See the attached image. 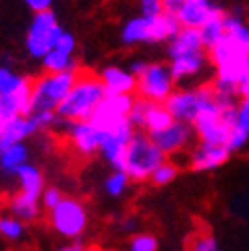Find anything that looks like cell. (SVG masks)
I'll use <instances>...</instances> for the list:
<instances>
[{
    "label": "cell",
    "instance_id": "obj_1",
    "mask_svg": "<svg viewBox=\"0 0 249 251\" xmlns=\"http://www.w3.org/2000/svg\"><path fill=\"white\" fill-rule=\"evenodd\" d=\"M227 36L211 48L209 60L215 66L213 92L220 98L237 100V86L249 76V26L235 14H225Z\"/></svg>",
    "mask_w": 249,
    "mask_h": 251
},
{
    "label": "cell",
    "instance_id": "obj_2",
    "mask_svg": "<svg viewBox=\"0 0 249 251\" xmlns=\"http://www.w3.org/2000/svg\"><path fill=\"white\" fill-rule=\"evenodd\" d=\"M106 96H108V92L100 76L84 72L78 76L74 88L68 94V98L62 102L56 114L62 120H68V122L92 120V116H94V112L98 110V106L102 104Z\"/></svg>",
    "mask_w": 249,
    "mask_h": 251
},
{
    "label": "cell",
    "instance_id": "obj_3",
    "mask_svg": "<svg viewBox=\"0 0 249 251\" xmlns=\"http://www.w3.org/2000/svg\"><path fill=\"white\" fill-rule=\"evenodd\" d=\"M181 30L175 16L164 14L160 18H148V16H132L124 22L120 30V40L126 46L134 44H160L170 42Z\"/></svg>",
    "mask_w": 249,
    "mask_h": 251
},
{
    "label": "cell",
    "instance_id": "obj_4",
    "mask_svg": "<svg viewBox=\"0 0 249 251\" xmlns=\"http://www.w3.org/2000/svg\"><path fill=\"white\" fill-rule=\"evenodd\" d=\"M32 84L24 74H18L6 66L0 68V122H8L18 116H30Z\"/></svg>",
    "mask_w": 249,
    "mask_h": 251
},
{
    "label": "cell",
    "instance_id": "obj_5",
    "mask_svg": "<svg viewBox=\"0 0 249 251\" xmlns=\"http://www.w3.org/2000/svg\"><path fill=\"white\" fill-rule=\"evenodd\" d=\"M78 76H80V72H60V74L44 72L32 84V102H30V112L32 114L58 112L62 102L68 98L70 90L74 88Z\"/></svg>",
    "mask_w": 249,
    "mask_h": 251
},
{
    "label": "cell",
    "instance_id": "obj_6",
    "mask_svg": "<svg viewBox=\"0 0 249 251\" xmlns=\"http://www.w3.org/2000/svg\"><path fill=\"white\" fill-rule=\"evenodd\" d=\"M166 162V153L153 144L149 134L146 132H136L130 150H128V158H126V172L130 179L134 181H149L153 172L158 170Z\"/></svg>",
    "mask_w": 249,
    "mask_h": 251
},
{
    "label": "cell",
    "instance_id": "obj_7",
    "mask_svg": "<svg viewBox=\"0 0 249 251\" xmlns=\"http://www.w3.org/2000/svg\"><path fill=\"white\" fill-rule=\"evenodd\" d=\"M66 30L60 26L58 16L54 10H46V12H38L34 14L32 22H30L28 30H26V38H24V46L28 50V54L32 58L44 60L58 44V40L62 38Z\"/></svg>",
    "mask_w": 249,
    "mask_h": 251
},
{
    "label": "cell",
    "instance_id": "obj_8",
    "mask_svg": "<svg viewBox=\"0 0 249 251\" xmlns=\"http://www.w3.org/2000/svg\"><path fill=\"white\" fill-rule=\"evenodd\" d=\"M215 100V92L211 84L196 86V88H179L172 94V98L166 102V108L174 116L175 122L192 124L196 118Z\"/></svg>",
    "mask_w": 249,
    "mask_h": 251
},
{
    "label": "cell",
    "instance_id": "obj_9",
    "mask_svg": "<svg viewBox=\"0 0 249 251\" xmlns=\"http://www.w3.org/2000/svg\"><path fill=\"white\" fill-rule=\"evenodd\" d=\"M175 84L177 82L172 74L170 64H164V62H149L146 72L142 76H138L136 94H138V98L166 104L172 98V94L177 90Z\"/></svg>",
    "mask_w": 249,
    "mask_h": 251
},
{
    "label": "cell",
    "instance_id": "obj_10",
    "mask_svg": "<svg viewBox=\"0 0 249 251\" xmlns=\"http://www.w3.org/2000/svg\"><path fill=\"white\" fill-rule=\"evenodd\" d=\"M134 104H136V98L130 96V94H126V96H122V94H108L102 100V104L98 106V110L94 112V116H92V124L102 134L116 132L130 122Z\"/></svg>",
    "mask_w": 249,
    "mask_h": 251
},
{
    "label": "cell",
    "instance_id": "obj_11",
    "mask_svg": "<svg viewBox=\"0 0 249 251\" xmlns=\"http://www.w3.org/2000/svg\"><path fill=\"white\" fill-rule=\"evenodd\" d=\"M233 128L235 126H231L224 118L222 108L215 100L194 122V130H196L198 140L203 144H211V146H225L227 148V142H229Z\"/></svg>",
    "mask_w": 249,
    "mask_h": 251
},
{
    "label": "cell",
    "instance_id": "obj_12",
    "mask_svg": "<svg viewBox=\"0 0 249 251\" xmlns=\"http://www.w3.org/2000/svg\"><path fill=\"white\" fill-rule=\"evenodd\" d=\"M50 224L62 237L78 239L88 227V211L78 200L64 198L56 209L50 211Z\"/></svg>",
    "mask_w": 249,
    "mask_h": 251
},
{
    "label": "cell",
    "instance_id": "obj_13",
    "mask_svg": "<svg viewBox=\"0 0 249 251\" xmlns=\"http://www.w3.org/2000/svg\"><path fill=\"white\" fill-rule=\"evenodd\" d=\"M130 122L134 124V128L146 134H155L166 130L168 126H172L175 120L166 108V104L149 102L144 98H136V104L130 114Z\"/></svg>",
    "mask_w": 249,
    "mask_h": 251
},
{
    "label": "cell",
    "instance_id": "obj_14",
    "mask_svg": "<svg viewBox=\"0 0 249 251\" xmlns=\"http://www.w3.org/2000/svg\"><path fill=\"white\" fill-rule=\"evenodd\" d=\"M56 128H62L72 144V148L80 153V155H92L100 151L102 148V140H104V134L96 128L92 120H86V122H68V120H58Z\"/></svg>",
    "mask_w": 249,
    "mask_h": 251
},
{
    "label": "cell",
    "instance_id": "obj_15",
    "mask_svg": "<svg viewBox=\"0 0 249 251\" xmlns=\"http://www.w3.org/2000/svg\"><path fill=\"white\" fill-rule=\"evenodd\" d=\"M136 132L138 130L134 128V124L128 122L126 126H122L120 130L104 134L100 153H102V158L114 168V172H124V168H126L128 150H130V144H132Z\"/></svg>",
    "mask_w": 249,
    "mask_h": 251
},
{
    "label": "cell",
    "instance_id": "obj_16",
    "mask_svg": "<svg viewBox=\"0 0 249 251\" xmlns=\"http://www.w3.org/2000/svg\"><path fill=\"white\" fill-rule=\"evenodd\" d=\"M194 136H196L194 126L185 124V122H174L172 126H168L166 130L149 134L153 144L158 146L166 155H175V153H181V151H188V148L194 142Z\"/></svg>",
    "mask_w": 249,
    "mask_h": 251
},
{
    "label": "cell",
    "instance_id": "obj_17",
    "mask_svg": "<svg viewBox=\"0 0 249 251\" xmlns=\"http://www.w3.org/2000/svg\"><path fill=\"white\" fill-rule=\"evenodd\" d=\"M224 14V10L213 4L211 0H185V4L177 12V22L181 28H196L201 30L203 24L215 16Z\"/></svg>",
    "mask_w": 249,
    "mask_h": 251
},
{
    "label": "cell",
    "instance_id": "obj_18",
    "mask_svg": "<svg viewBox=\"0 0 249 251\" xmlns=\"http://www.w3.org/2000/svg\"><path fill=\"white\" fill-rule=\"evenodd\" d=\"M231 151L225 146H211V144H203L199 142L194 150H192V170L196 172H211L222 168L224 164H227Z\"/></svg>",
    "mask_w": 249,
    "mask_h": 251
},
{
    "label": "cell",
    "instance_id": "obj_19",
    "mask_svg": "<svg viewBox=\"0 0 249 251\" xmlns=\"http://www.w3.org/2000/svg\"><path fill=\"white\" fill-rule=\"evenodd\" d=\"M34 134H36V128L30 116H18L8 122H0V151L14 144H24L26 138Z\"/></svg>",
    "mask_w": 249,
    "mask_h": 251
},
{
    "label": "cell",
    "instance_id": "obj_20",
    "mask_svg": "<svg viewBox=\"0 0 249 251\" xmlns=\"http://www.w3.org/2000/svg\"><path fill=\"white\" fill-rule=\"evenodd\" d=\"M209 62H211L209 54L196 52V54H188V56H179V58L170 60V68H172L175 82H185V80H192V78L199 76L201 72H205Z\"/></svg>",
    "mask_w": 249,
    "mask_h": 251
},
{
    "label": "cell",
    "instance_id": "obj_21",
    "mask_svg": "<svg viewBox=\"0 0 249 251\" xmlns=\"http://www.w3.org/2000/svg\"><path fill=\"white\" fill-rule=\"evenodd\" d=\"M100 80L106 86L108 94H122V96H134L136 90H138V78L126 70V68H120V66H106L100 72Z\"/></svg>",
    "mask_w": 249,
    "mask_h": 251
},
{
    "label": "cell",
    "instance_id": "obj_22",
    "mask_svg": "<svg viewBox=\"0 0 249 251\" xmlns=\"http://www.w3.org/2000/svg\"><path fill=\"white\" fill-rule=\"evenodd\" d=\"M205 44L201 38V32L196 28H181L179 32L168 42V58H179V56H188L196 52H205Z\"/></svg>",
    "mask_w": 249,
    "mask_h": 251
},
{
    "label": "cell",
    "instance_id": "obj_23",
    "mask_svg": "<svg viewBox=\"0 0 249 251\" xmlns=\"http://www.w3.org/2000/svg\"><path fill=\"white\" fill-rule=\"evenodd\" d=\"M14 177L18 179L20 192L26 196H32L36 200H42V194L46 192V183H44V176L42 172L32 166V164H24L22 168L16 170Z\"/></svg>",
    "mask_w": 249,
    "mask_h": 251
},
{
    "label": "cell",
    "instance_id": "obj_24",
    "mask_svg": "<svg viewBox=\"0 0 249 251\" xmlns=\"http://www.w3.org/2000/svg\"><path fill=\"white\" fill-rule=\"evenodd\" d=\"M10 211L16 219H20V222H24V224L34 222V219L40 215V200L18 192L10 198Z\"/></svg>",
    "mask_w": 249,
    "mask_h": 251
},
{
    "label": "cell",
    "instance_id": "obj_25",
    "mask_svg": "<svg viewBox=\"0 0 249 251\" xmlns=\"http://www.w3.org/2000/svg\"><path fill=\"white\" fill-rule=\"evenodd\" d=\"M28 148L26 144H14L6 150L0 151V168L6 176H14L18 168H22L24 164H28Z\"/></svg>",
    "mask_w": 249,
    "mask_h": 251
},
{
    "label": "cell",
    "instance_id": "obj_26",
    "mask_svg": "<svg viewBox=\"0 0 249 251\" xmlns=\"http://www.w3.org/2000/svg\"><path fill=\"white\" fill-rule=\"evenodd\" d=\"M44 72L48 74H60V72H78V60L72 54H66L62 50H52L44 60H42Z\"/></svg>",
    "mask_w": 249,
    "mask_h": 251
},
{
    "label": "cell",
    "instance_id": "obj_27",
    "mask_svg": "<svg viewBox=\"0 0 249 251\" xmlns=\"http://www.w3.org/2000/svg\"><path fill=\"white\" fill-rule=\"evenodd\" d=\"M199 32H201L203 44H205V48H207V52H209L211 48H215L217 44H220V42L227 36V30H225V14H220V16L207 20Z\"/></svg>",
    "mask_w": 249,
    "mask_h": 251
},
{
    "label": "cell",
    "instance_id": "obj_28",
    "mask_svg": "<svg viewBox=\"0 0 249 251\" xmlns=\"http://www.w3.org/2000/svg\"><path fill=\"white\" fill-rule=\"evenodd\" d=\"M128 183H130V176L126 172H114L108 176L106 183H104V190L108 196L112 198H120L124 192L128 190Z\"/></svg>",
    "mask_w": 249,
    "mask_h": 251
},
{
    "label": "cell",
    "instance_id": "obj_29",
    "mask_svg": "<svg viewBox=\"0 0 249 251\" xmlns=\"http://www.w3.org/2000/svg\"><path fill=\"white\" fill-rule=\"evenodd\" d=\"M0 233L10 241H18L24 237V222L16 219L14 215H6L0 219Z\"/></svg>",
    "mask_w": 249,
    "mask_h": 251
},
{
    "label": "cell",
    "instance_id": "obj_30",
    "mask_svg": "<svg viewBox=\"0 0 249 251\" xmlns=\"http://www.w3.org/2000/svg\"><path fill=\"white\" fill-rule=\"evenodd\" d=\"M177 172H179V168L174 164V162H170V160H166L158 170L153 172V176H151V183L153 185H168V183H172L175 177H177Z\"/></svg>",
    "mask_w": 249,
    "mask_h": 251
},
{
    "label": "cell",
    "instance_id": "obj_31",
    "mask_svg": "<svg viewBox=\"0 0 249 251\" xmlns=\"http://www.w3.org/2000/svg\"><path fill=\"white\" fill-rule=\"evenodd\" d=\"M138 8H140V14L148 18H160L166 14L164 0H138Z\"/></svg>",
    "mask_w": 249,
    "mask_h": 251
},
{
    "label": "cell",
    "instance_id": "obj_32",
    "mask_svg": "<svg viewBox=\"0 0 249 251\" xmlns=\"http://www.w3.org/2000/svg\"><path fill=\"white\" fill-rule=\"evenodd\" d=\"M130 251H158V239L149 233L134 235L130 241Z\"/></svg>",
    "mask_w": 249,
    "mask_h": 251
},
{
    "label": "cell",
    "instance_id": "obj_33",
    "mask_svg": "<svg viewBox=\"0 0 249 251\" xmlns=\"http://www.w3.org/2000/svg\"><path fill=\"white\" fill-rule=\"evenodd\" d=\"M30 118H32V122H34L36 132L56 128V124H58V120H60V116H58L56 112H38V114H32Z\"/></svg>",
    "mask_w": 249,
    "mask_h": 251
},
{
    "label": "cell",
    "instance_id": "obj_34",
    "mask_svg": "<svg viewBox=\"0 0 249 251\" xmlns=\"http://www.w3.org/2000/svg\"><path fill=\"white\" fill-rule=\"evenodd\" d=\"M249 142V132H245L243 128H239V126H235V128L231 130V136H229V142H227V150L233 153V151H239L247 146Z\"/></svg>",
    "mask_w": 249,
    "mask_h": 251
},
{
    "label": "cell",
    "instance_id": "obj_35",
    "mask_svg": "<svg viewBox=\"0 0 249 251\" xmlns=\"http://www.w3.org/2000/svg\"><path fill=\"white\" fill-rule=\"evenodd\" d=\"M62 200H64V196H62V192L58 190V187H46V192L42 194L40 203H42L48 211H52V209H56V207L62 203Z\"/></svg>",
    "mask_w": 249,
    "mask_h": 251
},
{
    "label": "cell",
    "instance_id": "obj_36",
    "mask_svg": "<svg viewBox=\"0 0 249 251\" xmlns=\"http://www.w3.org/2000/svg\"><path fill=\"white\" fill-rule=\"evenodd\" d=\"M190 251H220V245L213 235H199L194 239Z\"/></svg>",
    "mask_w": 249,
    "mask_h": 251
},
{
    "label": "cell",
    "instance_id": "obj_37",
    "mask_svg": "<svg viewBox=\"0 0 249 251\" xmlns=\"http://www.w3.org/2000/svg\"><path fill=\"white\" fill-rule=\"evenodd\" d=\"M237 126L249 132V96L241 98L237 104Z\"/></svg>",
    "mask_w": 249,
    "mask_h": 251
},
{
    "label": "cell",
    "instance_id": "obj_38",
    "mask_svg": "<svg viewBox=\"0 0 249 251\" xmlns=\"http://www.w3.org/2000/svg\"><path fill=\"white\" fill-rule=\"evenodd\" d=\"M56 50H62V52L74 56V52H76V36L70 34V32H64L62 38L58 40V44H56Z\"/></svg>",
    "mask_w": 249,
    "mask_h": 251
},
{
    "label": "cell",
    "instance_id": "obj_39",
    "mask_svg": "<svg viewBox=\"0 0 249 251\" xmlns=\"http://www.w3.org/2000/svg\"><path fill=\"white\" fill-rule=\"evenodd\" d=\"M22 2L32 10L34 14L38 12H46V10H52V2L54 0H22Z\"/></svg>",
    "mask_w": 249,
    "mask_h": 251
},
{
    "label": "cell",
    "instance_id": "obj_40",
    "mask_svg": "<svg viewBox=\"0 0 249 251\" xmlns=\"http://www.w3.org/2000/svg\"><path fill=\"white\" fill-rule=\"evenodd\" d=\"M183 4H185V0H164V10L170 16H177Z\"/></svg>",
    "mask_w": 249,
    "mask_h": 251
},
{
    "label": "cell",
    "instance_id": "obj_41",
    "mask_svg": "<svg viewBox=\"0 0 249 251\" xmlns=\"http://www.w3.org/2000/svg\"><path fill=\"white\" fill-rule=\"evenodd\" d=\"M148 64L149 62H144V60H136V62H132V66H130V72L138 78V76H142L144 72H146V68H148Z\"/></svg>",
    "mask_w": 249,
    "mask_h": 251
},
{
    "label": "cell",
    "instance_id": "obj_42",
    "mask_svg": "<svg viewBox=\"0 0 249 251\" xmlns=\"http://www.w3.org/2000/svg\"><path fill=\"white\" fill-rule=\"evenodd\" d=\"M58 251H86L84 247H82V243L80 241H72V243H66V245H62Z\"/></svg>",
    "mask_w": 249,
    "mask_h": 251
},
{
    "label": "cell",
    "instance_id": "obj_43",
    "mask_svg": "<svg viewBox=\"0 0 249 251\" xmlns=\"http://www.w3.org/2000/svg\"><path fill=\"white\" fill-rule=\"evenodd\" d=\"M86 251H94V249H86Z\"/></svg>",
    "mask_w": 249,
    "mask_h": 251
}]
</instances>
